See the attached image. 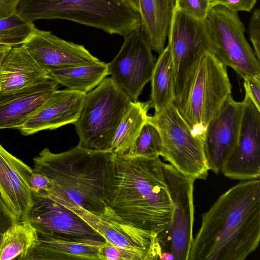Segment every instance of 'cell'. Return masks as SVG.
<instances>
[{"label":"cell","mask_w":260,"mask_h":260,"mask_svg":"<svg viewBox=\"0 0 260 260\" xmlns=\"http://www.w3.org/2000/svg\"><path fill=\"white\" fill-rule=\"evenodd\" d=\"M159 156L112 153L103 175L104 200L124 222L157 236L170 225L173 205Z\"/></svg>","instance_id":"obj_1"},{"label":"cell","mask_w":260,"mask_h":260,"mask_svg":"<svg viewBox=\"0 0 260 260\" xmlns=\"http://www.w3.org/2000/svg\"><path fill=\"white\" fill-rule=\"evenodd\" d=\"M260 240V180H243L202 215L187 260H244Z\"/></svg>","instance_id":"obj_2"},{"label":"cell","mask_w":260,"mask_h":260,"mask_svg":"<svg viewBox=\"0 0 260 260\" xmlns=\"http://www.w3.org/2000/svg\"><path fill=\"white\" fill-rule=\"evenodd\" d=\"M110 150H96L78 145L59 153L44 148L33 158V172L52 182L46 195L64 207H80L101 217L119 220L103 197V175L111 155Z\"/></svg>","instance_id":"obj_3"},{"label":"cell","mask_w":260,"mask_h":260,"mask_svg":"<svg viewBox=\"0 0 260 260\" xmlns=\"http://www.w3.org/2000/svg\"><path fill=\"white\" fill-rule=\"evenodd\" d=\"M16 13L31 22L63 19L123 37L142 25L139 12L127 0H22Z\"/></svg>","instance_id":"obj_4"},{"label":"cell","mask_w":260,"mask_h":260,"mask_svg":"<svg viewBox=\"0 0 260 260\" xmlns=\"http://www.w3.org/2000/svg\"><path fill=\"white\" fill-rule=\"evenodd\" d=\"M226 66L209 51L196 61L174 104L193 133L201 140L209 121L231 95Z\"/></svg>","instance_id":"obj_5"},{"label":"cell","mask_w":260,"mask_h":260,"mask_svg":"<svg viewBox=\"0 0 260 260\" xmlns=\"http://www.w3.org/2000/svg\"><path fill=\"white\" fill-rule=\"evenodd\" d=\"M131 102L111 77L85 94L79 117L74 123L79 139L78 145L89 149L110 150Z\"/></svg>","instance_id":"obj_6"},{"label":"cell","mask_w":260,"mask_h":260,"mask_svg":"<svg viewBox=\"0 0 260 260\" xmlns=\"http://www.w3.org/2000/svg\"><path fill=\"white\" fill-rule=\"evenodd\" d=\"M148 120L160 134V156L185 175L195 180L206 179L210 169L203 141L193 133L174 103L153 116H148Z\"/></svg>","instance_id":"obj_7"},{"label":"cell","mask_w":260,"mask_h":260,"mask_svg":"<svg viewBox=\"0 0 260 260\" xmlns=\"http://www.w3.org/2000/svg\"><path fill=\"white\" fill-rule=\"evenodd\" d=\"M204 20L214 55L243 79L260 76L259 60L245 38L244 24L237 12L215 6L209 10Z\"/></svg>","instance_id":"obj_8"},{"label":"cell","mask_w":260,"mask_h":260,"mask_svg":"<svg viewBox=\"0 0 260 260\" xmlns=\"http://www.w3.org/2000/svg\"><path fill=\"white\" fill-rule=\"evenodd\" d=\"M162 167L173 210L170 225L157 235V239L161 254H171L175 260H187L193 239L195 179L182 174L170 164L162 162Z\"/></svg>","instance_id":"obj_9"},{"label":"cell","mask_w":260,"mask_h":260,"mask_svg":"<svg viewBox=\"0 0 260 260\" xmlns=\"http://www.w3.org/2000/svg\"><path fill=\"white\" fill-rule=\"evenodd\" d=\"M152 51L141 26L124 37L119 51L107 63L112 80L132 102L151 80L156 62Z\"/></svg>","instance_id":"obj_10"},{"label":"cell","mask_w":260,"mask_h":260,"mask_svg":"<svg viewBox=\"0 0 260 260\" xmlns=\"http://www.w3.org/2000/svg\"><path fill=\"white\" fill-rule=\"evenodd\" d=\"M175 77V98L189 71L213 45L204 20L196 19L175 7L168 35Z\"/></svg>","instance_id":"obj_11"},{"label":"cell","mask_w":260,"mask_h":260,"mask_svg":"<svg viewBox=\"0 0 260 260\" xmlns=\"http://www.w3.org/2000/svg\"><path fill=\"white\" fill-rule=\"evenodd\" d=\"M67 208L76 214L106 241L119 249L125 260L159 259L161 250L156 236L123 220L101 217L80 207Z\"/></svg>","instance_id":"obj_12"},{"label":"cell","mask_w":260,"mask_h":260,"mask_svg":"<svg viewBox=\"0 0 260 260\" xmlns=\"http://www.w3.org/2000/svg\"><path fill=\"white\" fill-rule=\"evenodd\" d=\"M34 200L28 220L37 230L79 243L100 245L107 242L76 214L48 196L34 195Z\"/></svg>","instance_id":"obj_13"},{"label":"cell","mask_w":260,"mask_h":260,"mask_svg":"<svg viewBox=\"0 0 260 260\" xmlns=\"http://www.w3.org/2000/svg\"><path fill=\"white\" fill-rule=\"evenodd\" d=\"M243 102L229 95L208 123L203 137L204 152L210 170L218 174L237 147Z\"/></svg>","instance_id":"obj_14"},{"label":"cell","mask_w":260,"mask_h":260,"mask_svg":"<svg viewBox=\"0 0 260 260\" xmlns=\"http://www.w3.org/2000/svg\"><path fill=\"white\" fill-rule=\"evenodd\" d=\"M240 133L236 148L221 173L239 180L260 177V110L245 94Z\"/></svg>","instance_id":"obj_15"},{"label":"cell","mask_w":260,"mask_h":260,"mask_svg":"<svg viewBox=\"0 0 260 260\" xmlns=\"http://www.w3.org/2000/svg\"><path fill=\"white\" fill-rule=\"evenodd\" d=\"M33 170L0 144V196L17 222L29 220L34 195L29 178Z\"/></svg>","instance_id":"obj_16"},{"label":"cell","mask_w":260,"mask_h":260,"mask_svg":"<svg viewBox=\"0 0 260 260\" xmlns=\"http://www.w3.org/2000/svg\"><path fill=\"white\" fill-rule=\"evenodd\" d=\"M22 45L46 71L100 61L83 45L66 41L51 31L37 28Z\"/></svg>","instance_id":"obj_17"},{"label":"cell","mask_w":260,"mask_h":260,"mask_svg":"<svg viewBox=\"0 0 260 260\" xmlns=\"http://www.w3.org/2000/svg\"><path fill=\"white\" fill-rule=\"evenodd\" d=\"M84 93L68 88L55 90L18 129L29 136L74 123L82 106Z\"/></svg>","instance_id":"obj_18"},{"label":"cell","mask_w":260,"mask_h":260,"mask_svg":"<svg viewBox=\"0 0 260 260\" xmlns=\"http://www.w3.org/2000/svg\"><path fill=\"white\" fill-rule=\"evenodd\" d=\"M59 83L51 78L15 91H0V129H18L57 89Z\"/></svg>","instance_id":"obj_19"},{"label":"cell","mask_w":260,"mask_h":260,"mask_svg":"<svg viewBox=\"0 0 260 260\" xmlns=\"http://www.w3.org/2000/svg\"><path fill=\"white\" fill-rule=\"evenodd\" d=\"M51 78L23 45L10 48L0 63V91L20 90Z\"/></svg>","instance_id":"obj_20"},{"label":"cell","mask_w":260,"mask_h":260,"mask_svg":"<svg viewBox=\"0 0 260 260\" xmlns=\"http://www.w3.org/2000/svg\"><path fill=\"white\" fill-rule=\"evenodd\" d=\"M37 230V241L24 260L99 259V249L102 245L74 242Z\"/></svg>","instance_id":"obj_21"},{"label":"cell","mask_w":260,"mask_h":260,"mask_svg":"<svg viewBox=\"0 0 260 260\" xmlns=\"http://www.w3.org/2000/svg\"><path fill=\"white\" fill-rule=\"evenodd\" d=\"M176 0H139L142 28L152 51L165 48Z\"/></svg>","instance_id":"obj_22"},{"label":"cell","mask_w":260,"mask_h":260,"mask_svg":"<svg viewBox=\"0 0 260 260\" xmlns=\"http://www.w3.org/2000/svg\"><path fill=\"white\" fill-rule=\"evenodd\" d=\"M50 77L68 89L86 94L109 75L107 63L101 61L47 71Z\"/></svg>","instance_id":"obj_23"},{"label":"cell","mask_w":260,"mask_h":260,"mask_svg":"<svg viewBox=\"0 0 260 260\" xmlns=\"http://www.w3.org/2000/svg\"><path fill=\"white\" fill-rule=\"evenodd\" d=\"M150 81L151 91L149 101L155 113H157L174 103L175 100L173 63L168 45L159 54Z\"/></svg>","instance_id":"obj_24"},{"label":"cell","mask_w":260,"mask_h":260,"mask_svg":"<svg viewBox=\"0 0 260 260\" xmlns=\"http://www.w3.org/2000/svg\"><path fill=\"white\" fill-rule=\"evenodd\" d=\"M151 108L149 101H131L114 135L110 150L114 153L125 155L147 121L148 112Z\"/></svg>","instance_id":"obj_25"},{"label":"cell","mask_w":260,"mask_h":260,"mask_svg":"<svg viewBox=\"0 0 260 260\" xmlns=\"http://www.w3.org/2000/svg\"><path fill=\"white\" fill-rule=\"evenodd\" d=\"M37 239V229L29 220L14 223L0 238V260H24Z\"/></svg>","instance_id":"obj_26"},{"label":"cell","mask_w":260,"mask_h":260,"mask_svg":"<svg viewBox=\"0 0 260 260\" xmlns=\"http://www.w3.org/2000/svg\"><path fill=\"white\" fill-rule=\"evenodd\" d=\"M36 29L34 22L28 21L16 13L0 19V45L10 47L23 45Z\"/></svg>","instance_id":"obj_27"},{"label":"cell","mask_w":260,"mask_h":260,"mask_svg":"<svg viewBox=\"0 0 260 260\" xmlns=\"http://www.w3.org/2000/svg\"><path fill=\"white\" fill-rule=\"evenodd\" d=\"M162 146V140L159 130L153 123L147 120L134 144L124 155L148 158L160 156Z\"/></svg>","instance_id":"obj_28"},{"label":"cell","mask_w":260,"mask_h":260,"mask_svg":"<svg viewBox=\"0 0 260 260\" xmlns=\"http://www.w3.org/2000/svg\"><path fill=\"white\" fill-rule=\"evenodd\" d=\"M175 7L196 19L204 20L210 9L209 0H176Z\"/></svg>","instance_id":"obj_29"},{"label":"cell","mask_w":260,"mask_h":260,"mask_svg":"<svg viewBox=\"0 0 260 260\" xmlns=\"http://www.w3.org/2000/svg\"><path fill=\"white\" fill-rule=\"evenodd\" d=\"M260 11L256 9L253 12L249 23L248 32L252 44L254 52L258 60L260 59Z\"/></svg>","instance_id":"obj_30"},{"label":"cell","mask_w":260,"mask_h":260,"mask_svg":"<svg viewBox=\"0 0 260 260\" xmlns=\"http://www.w3.org/2000/svg\"><path fill=\"white\" fill-rule=\"evenodd\" d=\"M256 3V0H209V7L220 5L233 12H250Z\"/></svg>","instance_id":"obj_31"},{"label":"cell","mask_w":260,"mask_h":260,"mask_svg":"<svg viewBox=\"0 0 260 260\" xmlns=\"http://www.w3.org/2000/svg\"><path fill=\"white\" fill-rule=\"evenodd\" d=\"M30 188L34 195L46 194L52 187L51 180L46 176L33 172L29 178Z\"/></svg>","instance_id":"obj_32"},{"label":"cell","mask_w":260,"mask_h":260,"mask_svg":"<svg viewBox=\"0 0 260 260\" xmlns=\"http://www.w3.org/2000/svg\"><path fill=\"white\" fill-rule=\"evenodd\" d=\"M245 94L260 110V76H250L244 79Z\"/></svg>","instance_id":"obj_33"},{"label":"cell","mask_w":260,"mask_h":260,"mask_svg":"<svg viewBox=\"0 0 260 260\" xmlns=\"http://www.w3.org/2000/svg\"><path fill=\"white\" fill-rule=\"evenodd\" d=\"M98 254L101 260H125L122 251L108 241L100 246Z\"/></svg>","instance_id":"obj_34"},{"label":"cell","mask_w":260,"mask_h":260,"mask_svg":"<svg viewBox=\"0 0 260 260\" xmlns=\"http://www.w3.org/2000/svg\"><path fill=\"white\" fill-rule=\"evenodd\" d=\"M17 221L0 196V238L9 228Z\"/></svg>","instance_id":"obj_35"},{"label":"cell","mask_w":260,"mask_h":260,"mask_svg":"<svg viewBox=\"0 0 260 260\" xmlns=\"http://www.w3.org/2000/svg\"><path fill=\"white\" fill-rule=\"evenodd\" d=\"M22 0H0V19L9 17L16 13Z\"/></svg>","instance_id":"obj_36"},{"label":"cell","mask_w":260,"mask_h":260,"mask_svg":"<svg viewBox=\"0 0 260 260\" xmlns=\"http://www.w3.org/2000/svg\"><path fill=\"white\" fill-rule=\"evenodd\" d=\"M10 48L11 47L0 45V63L4 56Z\"/></svg>","instance_id":"obj_37"},{"label":"cell","mask_w":260,"mask_h":260,"mask_svg":"<svg viewBox=\"0 0 260 260\" xmlns=\"http://www.w3.org/2000/svg\"><path fill=\"white\" fill-rule=\"evenodd\" d=\"M139 11V0H127Z\"/></svg>","instance_id":"obj_38"}]
</instances>
